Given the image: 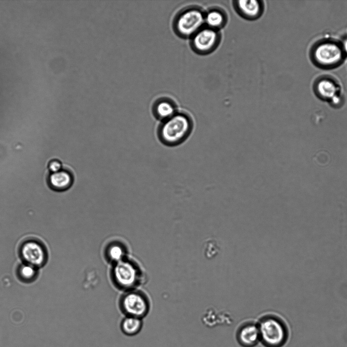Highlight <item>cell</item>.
<instances>
[{
  "label": "cell",
  "mask_w": 347,
  "mask_h": 347,
  "mask_svg": "<svg viewBox=\"0 0 347 347\" xmlns=\"http://www.w3.org/2000/svg\"><path fill=\"white\" fill-rule=\"evenodd\" d=\"M220 40L218 30L204 26L191 38V46L196 53L205 54L213 51Z\"/></svg>",
  "instance_id": "cell-5"
},
{
  "label": "cell",
  "mask_w": 347,
  "mask_h": 347,
  "mask_svg": "<svg viewBox=\"0 0 347 347\" xmlns=\"http://www.w3.org/2000/svg\"><path fill=\"white\" fill-rule=\"evenodd\" d=\"M205 14L201 8L196 6L183 9L177 15L174 21L176 33L184 38H191L204 27Z\"/></svg>",
  "instance_id": "cell-3"
},
{
  "label": "cell",
  "mask_w": 347,
  "mask_h": 347,
  "mask_svg": "<svg viewBox=\"0 0 347 347\" xmlns=\"http://www.w3.org/2000/svg\"><path fill=\"white\" fill-rule=\"evenodd\" d=\"M237 12L244 18L252 20L259 17L263 12L264 5L260 1L239 0L234 2Z\"/></svg>",
  "instance_id": "cell-10"
},
{
  "label": "cell",
  "mask_w": 347,
  "mask_h": 347,
  "mask_svg": "<svg viewBox=\"0 0 347 347\" xmlns=\"http://www.w3.org/2000/svg\"><path fill=\"white\" fill-rule=\"evenodd\" d=\"M316 90L320 97L324 99L332 100L337 97L338 87L332 80L324 78L317 82Z\"/></svg>",
  "instance_id": "cell-14"
},
{
  "label": "cell",
  "mask_w": 347,
  "mask_h": 347,
  "mask_svg": "<svg viewBox=\"0 0 347 347\" xmlns=\"http://www.w3.org/2000/svg\"><path fill=\"white\" fill-rule=\"evenodd\" d=\"M50 186L53 189L62 191L69 188L72 184L73 177L68 171L61 170L55 173H52L48 179Z\"/></svg>",
  "instance_id": "cell-11"
},
{
  "label": "cell",
  "mask_w": 347,
  "mask_h": 347,
  "mask_svg": "<svg viewBox=\"0 0 347 347\" xmlns=\"http://www.w3.org/2000/svg\"><path fill=\"white\" fill-rule=\"evenodd\" d=\"M19 253L24 263L36 268L44 265L47 260V250L44 245L36 239L25 240L20 245Z\"/></svg>",
  "instance_id": "cell-6"
},
{
  "label": "cell",
  "mask_w": 347,
  "mask_h": 347,
  "mask_svg": "<svg viewBox=\"0 0 347 347\" xmlns=\"http://www.w3.org/2000/svg\"><path fill=\"white\" fill-rule=\"evenodd\" d=\"M344 48L347 51V41L344 44Z\"/></svg>",
  "instance_id": "cell-19"
},
{
  "label": "cell",
  "mask_w": 347,
  "mask_h": 347,
  "mask_svg": "<svg viewBox=\"0 0 347 347\" xmlns=\"http://www.w3.org/2000/svg\"><path fill=\"white\" fill-rule=\"evenodd\" d=\"M257 323L260 341L265 347H282L287 341L288 328L280 317L267 314L262 316Z\"/></svg>",
  "instance_id": "cell-2"
},
{
  "label": "cell",
  "mask_w": 347,
  "mask_h": 347,
  "mask_svg": "<svg viewBox=\"0 0 347 347\" xmlns=\"http://www.w3.org/2000/svg\"><path fill=\"white\" fill-rule=\"evenodd\" d=\"M153 111L155 117L162 121L171 117L178 112L175 104L167 100H162L157 102Z\"/></svg>",
  "instance_id": "cell-13"
},
{
  "label": "cell",
  "mask_w": 347,
  "mask_h": 347,
  "mask_svg": "<svg viewBox=\"0 0 347 347\" xmlns=\"http://www.w3.org/2000/svg\"><path fill=\"white\" fill-rule=\"evenodd\" d=\"M122 309L128 317L142 319L148 313L149 305L142 296L135 292L127 294L123 299Z\"/></svg>",
  "instance_id": "cell-7"
},
{
  "label": "cell",
  "mask_w": 347,
  "mask_h": 347,
  "mask_svg": "<svg viewBox=\"0 0 347 347\" xmlns=\"http://www.w3.org/2000/svg\"><path fill=\"white\" fill-rule=\"evenodd\" d=\"M37 268L27 264H23L20 266L18 270V276L21 280L24 281H31L35 279L37 274Z\"/></svg>",
  "instance_id": "cell-16"
},
{
  "label": "cell",
  "mask_w": 347,
  "mask_h": 347,
  "mask_svg": "<svg viewBox=\"0 0 347 347\" xmlns=\"http://www.w3.org/2000/svg\"><path fill=\"white\" fill-rule=\"evenodd\" d=\"M115 280L124 288L134 286L138 280V271L134 265L128 262L120 261L113 271Z\"/></svg>",
  "instance_id": "cell-8"
},
{
  "label": "cell",
  "mask_w": 347,
  "mask_h": 347,
  "mask_svg": "<svg viewBox=\"0 0 347 347\" xmlns=\"http://www.w3.org/2000/svg\"><path fill=\"white\" fill-rule=\"evenodd\" d=\"M313 56L315 61L320 66H335L342 60L343 50L341 46L335 42L324 41L315 47Z\"/></svg>",
  "instance_id": "cell-4"
},
{
  "label": "cell",
  "mask_w": 347,
  "mask_h": 347,
  "mask_svg": "<svg viewBox=\"0 0 347 347\" xmlns=\"http://www.w3.org/2000/svg\"><path fill=\"white\" fill-rule=\"evenodd\" d=\"M226 21V16L223 11L218 8H212L205 14V24L206 26L218 30L223 27Z\"/></svg>",
  "instance_id": "cell-12"
},
{
  "label": "cell",
  "mask_w": 347,
  "mask_h": 347,
  "mask_svg": "<svg viewBox=\"0 0 347 347\" xmlns=\"http://www.w3.org/2000/svg\"><path fill=\"white\" fill-rule=\"evenodd\" d=\"M194 128V120L189 114L178 111L160 123L158 129V138L165 145L177 146L190 137Z\"/></svg>",
  "instance_id": "cell-1"
},
{
  "label": "cell",
  "mask_w": 347,
  "mask_h": 347,
  "mask_svg": "<svg viewBox=\"0 0 347 347\" xmlns=\"http://www.w3.org/2000/svg\"><path fill=\"white\" fill-rule=\"evenodd\" d=\"M108 255L111 260L120 262L124 255V250L121 246L114 244L109 248Z\"/></svg>",
  "instance_id": "cell-17"
},
{
  "label": "cell",
  "mask_w": 347,
  "mask_h": 347,
  "mask_svg": "<svg viewBox=\"0 0 347 347\" xmlns=\"http://www.w3.org/2000/svg\"><path fill=\"white\" fill-rule=\"evenodd\" d=\"M236 339L243 347H253L260 341L259 329L257 323L247 321L243 323L237 329Z\"/></svg>",
  "instance_id": "cell-9"
},
{
  "label": "cell",
  "mask_w": 347,
  "mask_h": 347,
  "mask_svg": "<svg viewBox=\"0 0 347 347\" xmlns=\"http://www.w3.org/2000/svg\"><path fill=\"white\" fill-rule=\"evenodd\" d=\"M143 327L141 319L126 316L120 323L122 332L127 336H134L137 335Z\"/></svg>",
  "instance_id": "cell-15"
},
{
  "label": "cell",
  "mask_w": 347,
  "mask_h": 347,
  "mask_svg": "<svg viewBox=\"0 0 347 347\" xmlns=\"http://www.w3.org/2000/svg\"><path fill=\"white\" fill-rule=\"evenodd\" d=\"M48 167L52 173H55L61 170L62 165L60 162L53 160L49 164Z\"/></svg>",
  "instance_id": "cell-18"
}]
</instances>
